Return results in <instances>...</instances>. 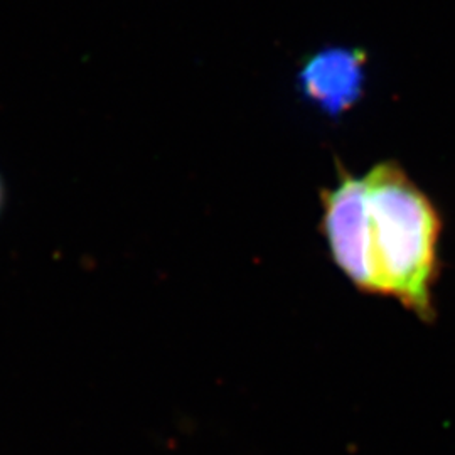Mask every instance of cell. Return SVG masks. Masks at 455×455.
<instances>
[{
	"label": "cell",
	"instance_id": "obj_1",
	"mask_svg": "<svg viewBox=\"0 0 455 455\" xmlns=\"http://www.w3.org/2000/svg\"><path fill=\"white\" fill-rule=\"evenodd\" d=\"M321 199V233L344 275L361 292L395 297L430 321L442 220L422 189L388 161L363 178L341 167Z\"/></svg>",
	"mask_w": 455,
	"mask_h": 455
},
{
	"label": "cell",
	"instance_id": "obj_2",
	"mask_svg": "<svg viewBox=\"0 0 455 455\" xmlns=\"http://www.w3.org/2000/svg\"><path fill=\"white\" fill-rule=\"evenodd\" d=\"M366 52L361 49L327 48L317 51L299 71L304 97L329 116L353 108L364 88Z\"/></svg>",
	"mask_w": 455,
	"mask_h": 455
},
{
	"label": "cell",
	"instance_id": "obj_3",
	"mask_svg": "<svg viewBox=\"0 0 455 455\" xmlns=\"http://www.w3.org/2000/svg\"><path fill=\"white\" fill-rule=\"evenodd\" d=\"M4 201H5V191H4V184H2V180H0V212H2V208H4Z\"/></svg>",
	"mask_w": 455,
	"mask_h": 455
}]
</instances>
